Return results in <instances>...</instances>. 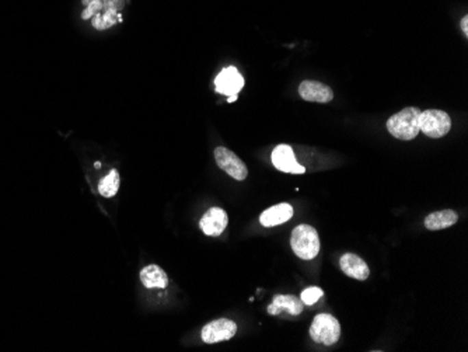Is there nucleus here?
Segmentation results:
<instances>
[{"mask_svg":"<svg viewBox=\"0 0 468 352\" xmlns=\"http://www.w3.org/2000/svg\"><path fill=\"white\" fill-rule=\"evenodd\" d=\"M323 295H324L323 289L317 288V286H310L302 292V302L304 305L311 306V305L317 303L321 298H323Z\"/></svg>","mask_w":468,"mask_h":352,"instance_id":"f3484780","label":"nucleus"},{"mask_svg":"<svg viewBox=\"0 0 468 352\" xmlns=\"http://www.w3.org/2000/svg\"><path fill=\"white\" fill-rule=\"evenodd\" d=\"M303 302L294 295H276L272 303L268 306V313L278 316L282 312H287L291 316H298L303 312Z\"/></svg>","mask_w":468,"mask_h":352,"instance_id":"ddd939ff","label":"nucleus"},{"mask_svg":"<svg viewBox=\"0 0 468 352\" xmlns=\"http://www.w3.org/2000/svg\"><path fill=\"white\" fill-rule=\"evenodd\" d=\"M236 100H237V96H230L227 101H229V103H234V101H236Z\"/></svg>","mask_w":468,"mask_h":352,"instance_id":"6ab92c4d","label":"nucleus"},{"mask_svg":"<svg viewBox=\"0 0 468 352\" xmlns=\"http://www.w3.org/2000/svg\"><path fill=\"white\" fill-rule=\"evenodd\" d=\"M215 160H216L218 166L224 173H227L230 177H233L234 180L244 181L247 179V175H248L247 166L236 153L229 151L227 148H223V146H219V148H216L215 149Z\"/></svg>","mask_w":468,"mask_h":352,"instance_id":"39448f33","label":"nucleus"},{"mask_svg":"<svg viewBox=\"0 0 468 352\" xmlns=\"http://www.w3.org/2000/svg\"><path fill=\"white\" fill-rule=\"evenodd\" d=\"M339 266H341L342 273L349 278L365 281L370 275V270L367 267V264L365 262V260H362L359 255L354 253L343 254L339 260Z\"/></svg>","mask_w":468,"mask_h":352,"instance_id":"9b49d317","label":"nucleus"},{"mask_svg":"<svg viewBox=\"0 0 468 352\" xmlns=\"http://www.w3.org/2000/svg\"><path fill=\"white\" fill-rule=\"evenodd\" d=\"M299 95L306 101L321 104L330 103L334 99V92L330 86L314 80H304L299 86Z\"/></svg>","mask_w":468,"mask_h":352,"instance_id":"1a4fd4ad","label":"nucleus"},{"mask_svg":"<svg viewBox=\"0 0 468 352\" xmlns=\"http://www.w3.org/2000/svg\"><path fill=\"white\" fill-rule=\"evenodd\" d=\"M291 216H294V207L290 203L282 202L262 212L259 216V222L264 227H274L286 223L291 219Z\"/></svg>","mask_w":468,"mask_h":352,"instance_id":"f8f14e48","label":"nucleus"},{"mask_svg":"<svg viewBox=\"0 0 468 352\" xmlns=\"http://www.w3.org/2000/svg\"><path fill=\"white\" fill-rule=\"evenodd\" d=\"M460 25H461V30H463V33L465 34V37L468 36V16H464L463 18H461V23H460Z\"/></svg>","mask_w":468,"mask_h":352,"instance_id":"a211bd4d","label":"nucleus"},{"mask_svg":"<svg viewBox=\"0 0 468 352\" xmlns=\"http://www.w3.org/2000/svg\"><path fill=\"white\" fill-rule=\"evenodd\" d=\"M237 333V325L229 318H218L207 326L202 327L200 338L207 344H216L220 341H227Z\"/></svg>","mask_w":468,"mask_h":352,"instance_id":"423d86ee","label":"nucleus"},{"mask_svg":"<svg viewBox=\"0 0 468 352\" xmlns=\"http://www.w3.org/2000/svg\"><path fill=\"white\" fill-rule=\"evenodd\" d=\"M140 282L144 288L153 289V288H166L168 285V277L163 268H160L156 264L144 267L140 271Z\"/></svg>","mask_w":468,"mask_h":352,"instance_id":"4468645a","label":"nucleus"},{"mask_svg":"<svg viewBox=\"0 0 468 352\" xmlns=\"http://www.w3.org/2000/svg\"><path fill=\"white\" fill-rule=\"evenodd\" d=\"M419 129L429 138H443L452 129L450 115L442 110L421 111Z\"/></svg>","mask_w":468,"mask_h":352,"instance_id":"20e7f679","label":"nucleus"},{"mask_svg":"<svg viewBox=\"0 0 468 352\" xmlns=\"http://www.w3.org/2000/svg\"><path fill=\"white\" fill-rule=\"evenodd\" d=\"M341 336V325L339 321L327 313H321L314 317L311 327H310V337L314 342L323 345H334Z\"/></svg>","mask_w":468,"mask_h":352,"instance_id":"7ed1b4c3","label":"nucleus"},{"mask_svg":"<svg viewBox=\"0 0 468 352\" xmlns=\"http://www.w3.org/2000/svg\"><path fill=\"white\" fill-rule=\"evenodd\" d=\"M215 87L219 95H224L227 97L239 96L244 87V77L236 68L229 66L216 76Z\"/></svg>","mask_w":468,"mask_h":352,"instance_id":"0eeeda50","label":"nucleus"},{"mask_svg":"<svg viewBox=\"0 0 468 352\" xmlns=\"http://www.w3.org/2000/svg\"><path fill=\"white\" fill-rule=\"evenodd\" d=\"M290 246L302 260H313L320 253V238L310 225H299L291 231Z\"/></svg>","mask_w":468,"mask_h":352,"instance_id":"f03ea898","label":"nucleus"},{"mask_svg":"<svg viewBox=\"0 0 468 352\" xmlns=\"http://www.w3.org/2000/svg\"><path fill=\"white\" fill-rule=\"evenodd\" d=\"M419 114L421 110L418 107H406L400 112L390 116L387 121L389 132L400 139V140H413L415 139L419 129Z\"/></svg>","mask_w":468,"mask_h":352,"instance_id":"f257e3e1","label":"nucleus"},{"mask_svg":"<svg viewBox=\"0 0 468 352\" xmlns=\"http://www.w3.org/2000/svg\"><path fill=\"white\" fill-rule=\"evenodd\" d=\"M457 221H458L457 212L452 210H443V211L429 214L425 219V226L428 230H442V229H447L456 225Z\"/></svg>","mask_w":468,"mask_h":352,"instance_id":"2eb2a0df","label":"nucleus"},{"mask_svg":"<svg viewBox=\"0 0 468 352\" xmlns=\"http://www.w3.org/2000/svg\"><path fill=\"white\" fill-rule=\"evenodd\" d=\"M120 184H121V179H120V173L116 170H111L105 177L100 181L99 184V192L105 197V198H112L114 195H116L120 190Z\"/></svg>","mask_w":468,"mask_h":352,"instance_id":"dca6fc26","label":"nucleus"},{"mask_svg":"<svg viewBox=\"0 0 468 352\" xmlns=\"http://www.w3.org/2000/svg\"><path fill=\"white\" fill-rule=\"evenodd\" d=\"M272 164L283 173L304 174V166H300L296 160L294 149L289 144H278L272 152Z\"/></svg>","mask_w":468,"mask_h":352,"instance_id":"6e6552de","label":"nucleus"},{"mask_svg":"<svg viewBox=\"0 0 468 352\" xmlns=\"http://www.w3.org/2000/svg\"><path fill=\"white\" fill-rule=\"evenodd\" d=\"M227 223H229L227 214L222 208H211L202 216L199 222V227L205 234H207V236L215 238L224 231Z\"/></svg>","mask_w":468,"mask_h":352,"instance_id":"9d476101","label":"nucleus"}]
</instances>
